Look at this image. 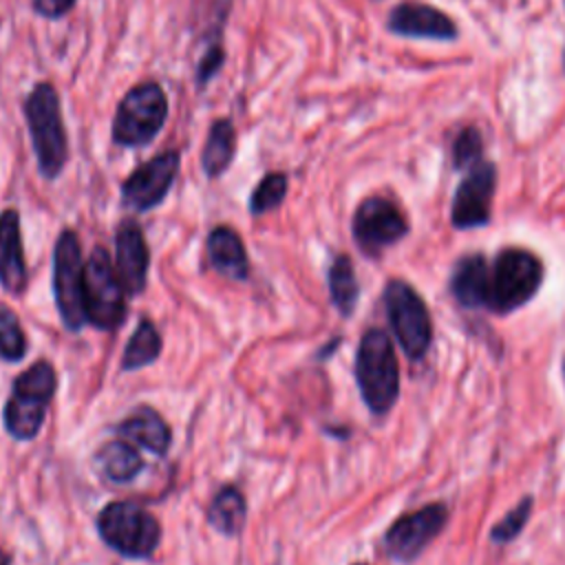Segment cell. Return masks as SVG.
Returning <instances> with one entry per match:
<instances>
[{
    "instance_id": "11",
    "label": "cell",
    "mask_w": 565,
    "mask_h": 565,
    "mask_svg": "<svg viewBox=\"0 0 565 565\" xmlns=\"http://www.w3.org/2000/svg\"><path fill=\"white\" fill-rule=\"evenodd\" d=\"M351 227L358 247L369 256H377L408 232L404 212L386 196L364 199L353 212Z\"/></svg>"
},
{
    "instance_id": "5",
    "label": "cell",
    "mask_w": 565,
    "mask_h": 565,
    "mask_svg": "<svg viewBox=\"0 0 565 565\" xmlns=\"http://www.w3.org/2000/svg\"><path fill=\"white\" fill-rule=\"evenodd\" d=\"M99 536L126 558H148L159 541L161 525L150 510L132 501H110L97 516Z\"/></svg>"
},
{
    "instance_id": "7",
    "label": "cell",
    "mask_w": 565,
    "mask_h": 565,
    "mask_svg": "<svg viewBox=\"0 0 565 565\" xmlns=\"http://www.w3.org/2000/svg\"><path fill=\"white\" fill-rule=\"evenodd\" d=\"M53 291L62 322L71 331H79L86 322L84 305V258L82 245L73 230H62L53 249Z\"/></svg>"
},
{
    "instance_id": "6",
    "label": "cell",
    "mask_w": 565,
    "mask_h": 565,
    "mask_svg": "<svg viewBox=\"0 0 565 565\" xmlns=\"http://www.w3.org/2000/svg\"><path fill=\"white\" fill-rule=\"evenodd\" d=\"M543 282V263L527 249L508 247L490 265L486 309L505 313L525 305Z\"/></svg>"
},
{
    "instance_id": "23",
    "label": "cell",
    "mask_w": 565,
    "mask_h": 565,
    "mask_svg": "<svg viewBox=\"0 0 565 565\" xmlns=\"http://www.w3.org/2000/svg\"><path fill=\"white\" fill-rule=\"evenodd\" d=\"M327 278H329L331 302L335 305V309L342 316H351L358 305V296H360V287H358V278H355L351 258L347 254L335 256L329 267Z\"/></svg>"
},
{
    "instance_id": "4",
    "label": "cell",
    "mask_w": 565,
    "mask_h": 565,
    "mask_svg": "<svg viewBox=\"0 0 565 565\" xmlns=\"http://www.w3.org/2000/svg\"><path fill=\"white\" fill-rule=\"evenodd\" d=\"M57 388V375L51 362L38 360L13 382L11 397L4 404V428L11 437L33 439L46 417Z\"/></svg>"
},
{
    "instance_id": "24",
    "label": "cell",
    "mask_w": 565,
    "mask_h": 565,
    "mask_svg": "<svg viewBox=\"0 0 565 565\" xmlns=\"http://www.w3.org/2000/svg\"><path fill=\"white\" fill-rule=\"evenodd\" d=\"M161 353V335L154 329L150 320H141L139 327L135 329L132 338L128 340L121 358V369L124 371H135L141 366L152 364Z\"/></svg>"
},
{
    "instance_id": "8",
    "label": "cell",
    "mask_w": 565,
    "mask_h": 565,
    "mask_svg": "<svg viewBox=\"0 0 565 565\" xmlns=\"http://www.w3.org/2000/svg\"><path fill=\"white\" fill-rule=\"evenodd\" d=\"M124 285L113 267L108 252L97 245L84 263V305L88 322L102 331H113L124 322Z\"/></svg>"
},
{
    "instance_id": "34",
    "label": "cell",
    "mask_w": 565,
    "mask_h": 565,
    "mask_svg": "<svg viewBox=\"0 0 565 565\" xmlns=\"http://www.w3.org/2000/svg\"><path fill=\"white\" fill-rule=\"evenodd\" d=\"M355 565H366V563H355Z\"/></svg>"
},
{
    "instance_id": "3",
    "label": "cell",
    "mask_w": 565,
    "mask_h": 565,
    "mask_svg": "<svg viewBox=\"0 0 565 565\" xmlns=\"http://www.w3.org/2000/svg\"><path fill=\"white\" fill-rule=\"evenodd\" d=\"M355 380L371 413L384 415L399 393V366L391 338L382 329H369L355 355Z\"/></svg>"
},
{
    "instance_id": "13",
    "label": "cell",
    "mask_w": 565,
    "mask_h": 565,
    "mask_svg": "<svg viewBox=\"0 0 565 565\" xmlns=\"http://www.w3.org/2000/svg\"><path fill=\"white\" fill-rule=\"evenodd\" d=\"M497 185V170L490 161H479L468 168V174L459 183L450 218L457 230H470L481 227L490 221V207H492V194Z\"/></svg>"
},
{
    "instance_id": "19",
    "label": "cell",
    "mask_w": 565,
    "mask_h": 565,
    "mask_svg": "<svg viewBox=\"0 0 565 565\" xmlns=\"http://www.w3.org/2000/svg\"><path fill=\"white\" fill-rule=\"evenodd\" d=\"M488 282H490V265L481 254L463 256L450 276L452 296L470 309L486 307L488 302Z\"/></svg>"
},
{
    "instance_id": "12",
    "label": "cell",
    "mask_w": 565,
    "mask_h": 565,
    "mask_svg": "<svg viewBox=\"0 0 565 565\" xmlns=\"http://www.w3.org/2000/svg\"><path fill=\"white\" fill-rule=\"evenodd\" d=\"M448 510L444 503H428L415 512L399 516L384 536V547L391 558L408 563L444 530Z\"/></svg>"
},
{
    "instance_id": "16",
    "label": "cell",
    "mask_w": 565,
    "mask_h": 565,
    "mask_svg": "<svg viewBox=\"0 0 565 565\" xmlns=\"http://www.w3.org/2000/svg\"><path fill=\"white\" fill-rule=\"evenodd\" d=\"M0 285L13 296H20L26 287V260L15 207L0 212Z\"/></svg>"
},
{
    "instance_id": "27",
    "label": "cell",
    "mask_w": 565,
    "mask_h": 565,
    "mask_svg": "<svg viewBox=\"0 0 565 565\" xmlns=\"http://www.w3.org/2000/svg\"><path fill=\"white\" fill-rule=\"evenodd\" d=\"M26 353V335L18 316L0 305V358L9 362L22 360Z\"/></svg>"
},
{
    "instance_id": "10",
    "label": "cell",
    "mask_w": 565,
    "mask_h": 565,
    "mask_svg": "<svg viewBox=\"0 0 565 565\" xmlns=\"http://www.w3.org/2000/svg\"><path fill=\"white\" fill-rule=\"evenodd\" d=\"M181 170V150L166 148L139 163L121 181V205L141 214L161 205Z\"/></svg>"
},
{
    "instance_id": "33",
    "label": "cell",
    "mask_w": 565,
    "mask_h": 565,
    "mask_svg": "<svg viewBox=\"0 0 565 565\" xmlns=\"http://www.w3.org/2000/svg\"><path fill=\"white\" fill-rule=\"evenodd\" d=\"M563 373H565V362H563Z\"/></svg>"
},
{
    "instance_id": "22",
    "label": "cell",
    "mask_w": 565,
    "mask_h": 565,
    "mask_svg": "<svg viewBox=\"0 0 565 565\" xmlns=\"http://www.w3.org/2000/svg\"><path fill=\"white\" fill-rule=\"evenodd\" d=\"M97 461L102 466V472L117 483H126L139 475L143 468V459L135 444L128 441H108L99 448Z\"/></svg>"
},
{
    "instance_id": "26",
    "label": "cell",
    "mask_w": 565,
    "mask_h": 565,
    "mask_svg": "<svg viewBox=\"0 0 565 565\" xmlns=\"http://www.w3.org/2000/svg\"><path fill=\"white\" fill-rule=\"evenodd\" d=\"M225 64V44H223V24H216V29L207 35L203 53L196 62L194 71V84L199 90H205V86L221 73Z\"/></svg>"
},
{
    "instance_id": "14",
    "label": "cell",
    "mask_w": 565,
    "mask_h": 565,
    "mask_svg": "<svg viewBox=\"0 0 565 565\" xmlns=\"http://www.w3.org/2000/svg\"><path fill=\"white\" fill-rule=\"evenodd\" d=\"M148 265L150 252L141 225L124 218L115 230V271L128 294L137 296L146 289Z\"/></svg>"
},
{
    "instance_id": "9",
    "label": "cell",
    "mask_w": 565,
    "mask_h": 565,
    "mask_svg": "<svg viewBox=\"0 0 565 565\" xmlns=\"http://www.w3.org/2000/svg\"><path fill=\"white\" fill-rule=\"evenodd\" d=\"M384 307L404 353L411 360L424 358L433 340V324L419 294L404 280H388L384 287Z\"/></svg>"
},
{
    "instance_id": "20",
    "label": "cell",
    "mask_w": 565,
    "mask_h": 565,
    "mask_svg": "<svg viewBox=\"0 0 565 565\" xmlns=\"http://www.w3.org/2000/svg\"><path fill=\"white\" fill-rule=\"evenodd\" d=\"M117 433L121 437H126L128 441L143 446L146 450H150L154 455H166L170 448V441H172L170 426L163 422V417L157 411H152L148 406L132 411L117 426Z\"/></svg>"
},
{
    "instance_id": "25",
    "label": "cell",
    "mask_w": 565,
    "mask_h": 565,
    "mask_svg": "<svg viewBox=\"0 0 565 565\" xmlns=\"http://www.w3.org/2000/svg\"><path fill=\"white\" fill-rule=\"evenodd\" d=\"M287 190H289L287 172H282V170L265 172L249 194V212L254 216H263V214L276 210L285 201Z\"/></svg>"
},
{
    "instance_id": "1",
    "label": "cell",
    "mask_w": 565,
    "mask_h": 565,
    "mask_svg": "<svg viewBox=\"0 0 565 565\" xmlns=\"http://www.w3.org/2000/svg\"><path fill=\"white\" fill-rule=\"evenodd\" d=\"M22 115L38 172L46 181H55L68 163V135L62 115V99L53 82L40 79L22 99Z\"/></svg>"
},
{
    "instance_id": "28",
    "label": "cell",
    "mask_w": 565,
    "mask_h": 565,
    "mask_svg": "<svg viewBox=\"0 0 565 565\" xmlns=\"http://www.w3.org/2000/svg\"><path fill=\"white\" fill-rule=\"evenodd\" d=\"M532 514V497H523L494 527H492V541L494 543H510L519 536V532L525 527L527 519Z\"/></svg>"
},
{
    "instance_id": "21",
    "label": "cell",
    "mask_w": 565,
    "mask_h": 565,
    "mask_svg": "<svg viewBox=\"0 0 565 565\" xmlns=\"http://www.w3.org/2000/svg\"><path fill=\"white\" fill-rule=\"evenodd\" d=\"M245 516H247V503L245 497L238 488L234 486H225L221 488L210 508H207V521L214 530H218L225 536H236L241 534L243 525H245Z\"/></svg>"
},
{
    "instance_id": "15",
    "label": "cell",
    "mask_w": 565,
    "mask_h": 565,
    "mask_svg": "<svg viewBox=\"0 0 565 565\" xmlns=\"http://www.w3.org/2000/svg\"><path fill=\"white\" fill-rule=\"evenodd\" d=\"M388 31L404 38H424V40H455V22L439 11L437 7L424 2H399L391 9Z\"/></svg>"
},
{
    "instance_id": "2",
    "label": "cell",
    "mask_w": 565,
    "mask_h": 565,
    "mask_svg": "<svg viewBox=\"0 0 565 565\" xmlns=\"http://www.w3.org/2000/svg\"><path fill=\"white\" fill-rule=\"evenodd\" d=\"M170 115V104L163 86L157 79H143L130 86L119 99L113 121L110 141L119 148H146L163 130Z\"/></svg>"
},
{
    "instance_id": "29",
    "label": "cell",
    "mask_w": 565,
    "mask_h": 565,
    "mask_svg": "<svg viewBox=\"0 0 565 565\" xmlns=\"http://www.w3.org/2000/svg\"><path fill=\"white\" fill-rule=\"evenodd\" d=\"M481 135L475 126H466L452 141V161L457 168H470L481 161Z\"/></svg>"
},
{
    "instance_id": "18",
    "label": "cell",
    "mask_w": 565,
    "mask_h": 565,
    "mask_svg": "<svg viewBox=\"0 0 565 565\" xmlns=\"http://www.w3.org/2000/svg\"><path fill=\"white\" fill-rule=\"evenodd\" d=\"M236 157V126L230 117H216L201 148V170L207 179L223 177Z\"/></svg>"
},
{
    "instance_id": "31",
    "label": "cell",
    "mask_w": 565,
    "mask_h": 565,
    "mask_svg": "<svg viewBox=\"0 0 565 565\" xmlns=\"http://www.w3.org/2000/svg\"><path fill=\"white\" fill-rule=\"evenodd\" d=\"M0 565H11V556L4 550H0Z\"/></svg>"
},
{
    "instance_id": "17",
    "label": "cell",
    "mask_w": 565,
    "mask_h": 565,
    "mask_svg": "<svg viewBox=\"0 0 565 565\" xmlns=\"http://www.w3.org/2000/svg\"><path fill=\"white\" fill-rule=\"evenodd\" d=\"M205 247H207V258L218 274L234 280L247 278V271H249L247 249L241 234L234 227L230 225L212 227V232L207 234Z\"/></svg>"
},
{
    "instance_id": "30",
    "label": "cell",
    "mask_w": 565,
    "mask_h": 565,
    "mask_svg": "<svg viewBox=\"0 0 565 565\" xmlns=\"http://www.w3.org/2000/svg\"><path fill=\"white\" fill-rule=\"evenodd\" d=\"M77 0H31V11L44 20H62L75 9Z\"/></svg>"
},
{
    "instance_id": "32",
    "label": "cell",
    "mask_w": 565,
    "mask_h": 565,
    "mask_svg": "<svg viewBox=\"0 0 565 565\" xmlns=\"http://www.w3.org/2000/svg\"><path fill=\"white\" fill-rule=\"evenodd\" d=\"M563 68H565V51H563Z\"/></svg>"
}]
</instances>
